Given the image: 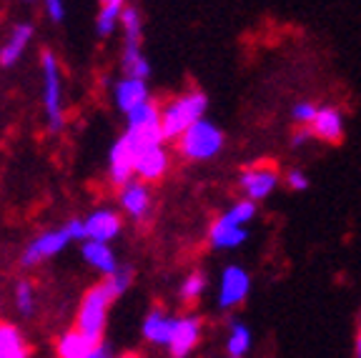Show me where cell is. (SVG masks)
Wrapping results in <instances>:
<instances>
[{"label":"cell","mask_w":361,"mask_h":358,"mask_svg":"<svg viewBox=\"0 0 361 358\" xmlns=\"http://www.w3.org/2000/svg\"><path fill=\"white\" fill-rule=\"evenodd\" d=\"M251 293V276L246 268L231 264L221 271L219 288H216V306L221 311H236L238 306H243Z\"/></svg>","instance_id":"11"},{"label":"cell","mask_w":361,"mask_h":358,"mask_svg":"<svg viewBox=\"0 0 361 358\" xmlns=\"http://www.w3.org/2000/svg\"><path fill=\"white\" fill-rule=\"evenodd\" d=\"M316 111L319 108L314 106V103H296V106L291 108V118L296 121L299 125H304V128H309L311 123H314V118H316Z\"/></svg>","instance_id":"30"},{"label":"cell","mask_w":361,"mask_h":358,"mask_svg":"<svg viewBox=\"0 0 361 358\" xmlns=\"http://www.w3.org/2000/svg\"><path fill=\"white\" fill-rule=\"evenodd\" d=\"M38 285L30 278H20L13 285V306L23 319H33L38 314Z\"/></svg>","instance_id":"25"},{"label":"cell","mask_w":361,"mask_h":358,"mask_svg":"<svg viewBox=\"0 0 361 358\" xmlns=\"http://www.w3.org/2000/svg\"><path fill=\"white\" fill-rule=\"evenodd\" d=\"M121 75H133V78H151V61L143 51V38H121Z\"/></svg>","instance_id":"18"},{"label":"cell","mask_w":361,"mask_h":358,"mask_svg":"<svg viewBox=\"0 0 361 358\" xmlns=\"http://www.w3.org/2000/svg\"><path fill=\"white\" fill-rule=\"evenodd\" d=\"M111 358H138L135 353H113Z\"/></svg>","instance_id":"34"},{"label":"cell","mask_w":361,"mask_h":358,"mask_svg":"<svg viewBox=\"0 0 361 358\" xmlns=\"http://www.w3.org/2000/svg\"><path fill=\"white\" fill-rule=\"evenodd\" d=\"M201 338H203V321L196 314L173 316V326H171L166 351H169L171 358H188L198 348Z\"/></svg>","instance_id":"12"},{"label":"cell","mask_w":361,"mask_h":358,"mask_svg":"<svg viewBox=\"0 0 361 358\" xmlns=\"http://www.w3.org/2000/svg\"><path fill=\"white\" fill-rule=\"evenodd\" d=\"M206 238H209V246L214 248V251H233V248L246 243L248 228L236 226L228 218H224V216H219V218L209 226V235H206Z\"/></svg>","instance_id":"19"},{"label":"cell","mask_w":361,"mask_h":358,"mask_svg":"<svg viewBox=\"0 0 361 358\" xmlns=\"http://www.w3.org/2000/svg\"><path fill=\"white\" fill-rule=\"evenodd\" d=\"M283 183L288 185V190H306V188H309V178H306V173H304V171H299V168L286 171V175H283Z\"/></svg>","instance_id":"31"},{"label":"cell","mask_w":361,"mask_h":358,"mask_svg":"<svg viewBox=\"0 0 361 358\" xmlns=\"http://www.w3.org/2000/svg\"><path fill=\"white\" fill-rule=\"evenodd\" d=\"M126 130L123 135L133 148L153 146V143H166L164 133H161V118H158V103L148 101L143 106L133 108L126 113Z\"/></svg>","instance_id":"6"},{"label":"cell","mask_w":361,"mask_h":358,"mask_svg":"<svg viewBox=\"0 0 361 358\" xmlns=\"http://www.w3.org/2000/svg\"><path fill=\"white\" fill-rule=\"evenodd\" d=\"M254 346V333L243 321H231L226 333V356L228 358H246Z\"/></svg>","instance_id":"24"},{"label":"cell","mask_w":361,"mask_h":358,"mask_svg":"<svg viewBox=\"0 0 361 358\" xmlns=\"http://www.w3.org/2000/svg\"><path fill=\"white\" fill-rule=\"evenodd\" d=\"M20 3H28V6H33V3H40V0H20Z\"/></svg>","instance_id":"35"},{"label":"cell","mask_w":361,"mask_h":358,"mask_svg":"<svg viewBox=\"0 0 361 358\" xmlns=\"http://www.w3.org/2000/svg\"><path fill=\"white\" fill-rule=\"evenodd\" d=\"M111 101L121 116L130 113L133 108L143 106V103L153 101L148 80L133 78V75H118V78L111 83Z\"/></svg>","instance_id":"15"},{"label":"cell","mask_w":361,"mask_h":358,"mask_svg":"<svg viewBox=\"0 0 361 358\" xmlns=\"http://www.w3.org/2000/svg\"><path fill=\"white\" fill-rule=\"evenodd\" d=\"M116 303V296L106 285V280H98L80 296L78 308H75V321L73 328L83 333L90 341H103L108 328V316Z\"/></svg>","instance_id":"4"},{"label":"cell","mask_w":361,"mask_h":358,"mask_svg":"<svg viewBox=\"0 0 361 358\" xmlns=\"http://www.w3.org/2000/svg\"><path fill=\"white\" fill-rule=\"evenodd\" d=\"M128 0H98L96 11V35L101 40H108L118 33V23L123 11L128 8Z\"/></svg>","instance_id":"22"},{"label":"cell","mask_w":361,"mask_h":358,"mask_svg":"<svg viewBox=\"0 0 361 358\" xmlns=\"http://www.w3.org/2000/svg\"><path fill=\"white\" fill-rule=\"evenodd\" d=\"M279 185V171L271 166V163H256V166H248L241 175H238V188H241L243 198L248 201H264L269 198Z\"/></svg>","instance_id":"13"},{"label":"cell","mask_w":361,"mask_h":358,"mask_svg":"<svg viewBox=\"0 0 361 358\" xmlns=\"http://www.w3.org/2000/svg\"><path fill=\"white\" fill-rule=\"evenodd\" d=\"M116 208L121 211L123 221L141 226L151 218L153 213V190L148 183L138 178H130L121 188H116Z\"/></svg>","instance_id":"7"},{"label":"cell","mask_w":361,"mask_h":358,"mask_svg":"<svg viewBox=\"0 0 361 358\" xmlns=\"http://www.w3.org/2000/svg\"><path fill=\"white\" fill-rule=\"evenodd\" d=\"M354 358H361V319H359V331H356V341H354Z\"/></svg>","instance_id":"33"},{"label":"cell","mask_w":361,"mask_h":358,"mask_svg":"<svg viewBox=\"0 0 361 358\" xmlns=\"http://www.w3.org/2000/svg\"><path fill=\"white\" fill-rule=\"evenodd\" d=\"M309 138H311V130H309V128H299V130H296V133H293L291 146H293V148L306 146V143H309Z\"/></svg>","instance_id":"32"},{"label":"cell","mask_w":361,"mask_h":358,"mask_svg":"<svg viewBox=\"0 0 361 358\" xmlns=\"http://www.w3.org/2000/svg\"><path fill=\"white\" fill-rule=\"evenodd\" d=\"M80 258L90 271H96L101 278H108L111 273L121 268L118 253L113 251L111 243H98V241H83L80 243Z\"/></svg>","instance_id":"17"},{"label":"cell","mask_w":361,"mask_h":358,"mask_svg":"<svg viewBox=\"0 0 361 358\" xmlns=\"http://www.w3.org/2000/svg\"><path fill=\"white\" fill-rule=\"evenodd\" d=\"M106 178L113 185V190L121 188L123 183H128L133 175V146L128 143L126 135L113 140V146L108 148L106 158Z\"/></svg>","instance_id":"16"},{"label":"cell","mask_w":361,"mask_h":358,"mask_svg":"<svg viewBox=\"0 0 361 358\" xmlns=\"http://www.w3.org/2000/svg\"><path fill=\"white\" fill-rule=\"evenodd\" d=\"M309 130L316 138L329 140V143H338V140L344 138V116H341L338 108H331V106L319 108L314 123L309 125Z\"/></svg>","instance_id":"21"},{"label":"cell","mask_w":361,"mask_h":358,"mask_svg":"<svg viewBox=\"0 0 361 358\" xmlns=\"http://www.w3.org/2000/svg\"><path fill=\"white\" fill-rule=\"evenodd\" d=\"M40 6H43L45 18L53 23V25H61L68 16V8H66V0H40Z\"/></svg>","instance_id":"29"},{"label":"cell","mask_w":361,"mask_h":358,"mask_svg":"<svg viewBox=\"0 0 361 358\" xmlns=\"http://www.w3.org/2000/svg\"><path fill=\"white\" fill-rule=\"evenodd\" d=\"M226 146L224 130L216 123H211L209 118H201L191 128H186L178 138L173 140L176 156L183 158L188 163H206L214 161Z\"/></svg>","instance_id":"5"},{"label":"cell","mask_w":361,"mask_h":358,"mask_svg":"<svg viewBox=\"0 0 361 358\" xmlns=\"http://www.w3.org/2000/svg\"><path fill=\"white\" fill-rule=\"evenodd\" d=\"M83 223V241L113 243L123 233L126 221L116 206H98L80 218Z\"/></svg>","instance_id":"9"},{"label":"cell","mask_w":361,"mask_h":358,"mask_svg":"<svg viewBox=\"0 0 361 358\" xmlns=\"http://www.w3.org/2000/svg\"><path fill=\"white\" fill-rule=\"evenodd\" d=\"M40 70V108L48 133L58 135L68 128V83L66 70L56 51L45 48L38 61Z\"/></svg>","instance_id":"1"},{"label":"cell","mask_w":361,"mask_h":358,"mask_svg":"<svg viewBox=\"0 0 361 358\" xmlns=\"http://www.w3.org/2000/svg\"><path fill=\"white\" fill-rule=\"evenodd\" d=\"M206 111H209V98L198 88H188L183 93L171 95L166 103H158L161 133H164L166 143H173L183 130L206 118Z\"/></svg>","instance_id":"3"},{"label":"cell","mask_w":361,"mask_h":358,"mask_svg":"<svg viewBox=\"0 0 361 358\" xmlns=\"http://www.w3.org/2000/svg\"><path fill=\"white\" fill-rule=\"evenodd\" d=\"M113 348L106 341H90L75 328L63 331L56 341V358H111Z\"/></svg>","instance_id":"14"},{"label":"cell","mask_w":361,"mask_h":358,"mask_svg":"<svg viewBox=\"0 0 361 358\" xmlns=\"http://www.w3.org/2000/svg\"><path fill=\"white\" fill-rule=\"evenodd\" d=\"M221 216H224V218H228L231 223L243 226V228H246V226L256 218V203L248 201V198H238V201L231 203V206H228V211L221 213Z\"/></svg>","instance_id":"27"},{"label":"cell","mask_w":361,"mask_h":358,"mask_svg":"<svg viewBox=\"0 0 361 358\" xmlns=\"http://www.w3.org/2000/svg\"><path fill=\"white\" fill-rule=\"evenodd\" d=\"M169 143H153V146L133 148V175L143 183H158L171 171Z\"/></svg>","instance_id":"10"},{"label":"cell","mask_w":361,"mask_h":358,"mask_svg":"<svg viewBox=\"0 0 361 358\" xmlns=\"http://www.w3.org/2000/svg\"><path fill=\"white\" fill-rule=\"evenodd\" d=\"M106 280V285L111 288V293L116 298H121L123 293H128V288L133 285V268L130 266H121L116 273H111L108 278H103Z\"/></svg>","instance_id":"28"},{"label":"cell","mask_w":361,"mask_h":358,"mask_svg":"<svg viewBox=\"0 0 361 358\" xmlns=\"http://www.w3.org/2000/svg\"><path fill=\"white\" fill-rule=\"evenodd\" d=\"M0 358H30V348L23 331L3 319H0Z\"/></svg>","instance_id":"23"},{"label":"cell","mask_w":361,"mask_h":358,"mask_svg":"<svg viewBox=\"0 0 361 358\" xmlns=\"http://www.w3.org/2000/svg\"><path fill=\"white\" fill-rule=\"evenodd\" d=\"M35 43V25L30 20H16L0 38V68L11 70L18 68Z\"/></svg>","instance_id":"8"},{"label":"cell","mask_w":361,"mask_h":358,"mask_svg":"<svg viewBox=\"0 0 361 358\" xmlns=\"http://www.w3.org/2000/svg\"><path fill=\"white\" fill-rule=\"evenodd\" d=\"M171 326H173V314H169L164 306L151 308V311L143 316V323H141L143 341L156 348H166L169 336H171Z\"/></svg>","instance_id":"20"},{"label":"cell","mask_w":361,"mask_h":358,"mask_svg":"<svg viewBox=\"0 0 361 358\" xmlns=\"http://www.w3.org/2000/svg\"><path fill=\"white\" fill-rule=\"evenodd\" d=\"M71 243H83V223L80 218H68L63 226L56 228H45L40 233H35L28 241V246L20 253V266L25 271H33L38 266L48 264L56 256H61Z\"/></svg>","instance_id":"2"},{"label":"cell","mask_w":361,"mask_h":358,"mask_svg":"<svg viewBox=\"0 0 361 358\" xmlns=\"http://www.w3.org/2000/svg\"><path fill=\"white\" fill-rule=\"evenodd\" d=\"M206 285H209V280H206V273H203V271H191V273H188L186 278L180 280V285H178V298H180V303H186V306H193V303H196L198 298L203 296Z\"/></svg>","instance_id":"26"}]
</instances>
